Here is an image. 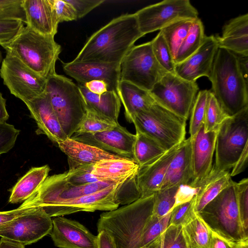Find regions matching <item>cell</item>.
<instances>
[{
	"label": "cell",
	"mask_w": 248,
	"mask_h": 248,
	"mask_svg": "<svg viewBox=\"0 0 248 248\" xmlns=\"http://www.w3.org/2000/svg\"><path fill=\"white\" fill-rule=\"evenodd\" d=\"M154 194L102 213L98 232L104 230L113 237L117 248H149L169 225L170 212L162 217L153 214Z\"/></svg>",
	"instance_id": "1"
},
{
	"label": "cell",
	"mask_w": 248,
	"mask_h": 248,
	"mask_svg": "<svg viewBox=\"0 0 248 248\" xmlns=\"http://www.w3.org/2000/svg\"><path fill=\"white\" fill-rule=\"evenodd\" d=\"M143 36L135 14L122 15L93 33L74 60L120 63Z\"/></svg>",
	"instance_id": "2"
},
{
	"label": "cell",
	"mask_w": 248,
	"mask_h": 248,
	"mask_svg": "<svg viewBox=\"0 0 248 248\" xmlns=\"http://www.w3.org/2000/svg\"><path fill=\"white\" fill-rule=\"evenodd\" d=\"M210 90L230 117L248 107V81L240 67L237 55L218 48L208 78Z\"/></svg>",
	"instance_id": "3"
},
{
	"label": "cell",
	"mask_w": 248,
	"mask_h": 248,
	"mask_svg": "<svg viewBox=\"0 0 248 248\" xmlns=\"http://www.w3.org/2000/svg\"><path fill=\"white\" fill-rule=\"evenodd\" d=\"M2 47L46 79L56 73L55 64L61 46L55 42L54 36L40 34L26 26Z\"/></svg>",
	"instance_id": "4"
},
{
	"label": "cell",
	"mask_w": 248,
	"mask_h": 248,
	"mask_svg": "<svg viewBox=\"0 0 248 248\" xmlns=\"http://www.w3.org/2000/svg\"><path fill=\"white\" fill-rule=\"evenodd\" d=\"M197 214L213 232L229 242L248 241L241 220L236 182L232 180Z\"/></svg>",
	"instance_id": "5"
},
{
	"label": "cell",
	"mask_w": 248,
	"mask_h": 248,
	"mask_svg": "<svg viewBox=\"0 0 248 248\" xmlns=\"http://www.w3.org/2000/svg\"><path fill=\"white\" fill-rule=\"evenodd\" d=\"M45 92L64 133L70 138L86 112V103L78 86L56 73L46 79Z\"/></svg>",
	"instance_id": "6"
},
{
	"label": "cell",
	"mask_w": 248,
	"mask_h": 248,
	"mask_svg": "<svg viewBox=\"0 0 248 248\" xmlns=\"http://www.w3.org/2000/svg\"><path fill=\"white\" fill-rule=\"evenodd\" d=\"M186 122L156 102L136 113L131 120L136 130L154 139L166 151L186 139Z\"/></svg>",
	"instance_id": "7"
},
{
	"label": "cell",
	"mask_w": 248,
	"mask_h": 248,
	"mask_svg": "<svg viewBox=\"0 0 248 248\" xmlns=\"http://www.w3.org/2000/svg\"><path fill=\"white\" fill-rule=\"evenodd\" d=\"M248 145V107L229 117L217 133L215 163L217 171L232 168Z\"/></svg>",
	"instance_id": "8"
},
{
	"label": "cell",
	"mask_w": 248,
	"mask_h": 248,
	"mask_svg": "<svg viewBox=\"0 0 248 248\" xmlns=\"http://www.w3.org/2000/svg\"><path fill=\"white\" fill-rule=\"evenodd\" d=\"M135 175L77 185L67 180L64 172L54 174L47 176L35 193L21 205L41 207L51 202L91 194L124 181Z\"/></svg>",
	"instance_id": "9"
},
{
	"label": "cell",
	"mask_w": 248,
	"mask_h": 248,
	"mask_svg": "<svg viewBox=\"0 0 248 248\" xmlns=\"http://www.w3.org/2000/svg\"><path fill=\"white\" fill-rule=\"evenodd\" d=\"M167 73L158 63L151 42L134 46L120 62V80L150 91Z\"/></svg>",
	"instance_id": "10"
},
{
	"label": "cell",
	"mask_w": 248,
	"mask_h": 248,
	"mask_svg": "<svg viewBox=\"0 0 248 248\" xmlns=\"http://www.w3.org/2000/svg\"><path fill=\"white\" fill-rule=\"evenodd\" d=\"M199 89L196 82L167 72L150 92L157 103L187 120Z\"/></svg>",
	"instance_id": "11"
},
{
	"label": "cell",
	"mask_w": 248,
	"mask_h": 248,
	"mask_svg": "<svg viewBox=\"0 0 248 248\" xmlns=\"http://www.w3.org/2000/svg\"><path fill=\"white\" fill-rule=\"evenodd\" d=\"M0 76L10 93L24 103L45 93L46 79L9 53L2 61Z\"/></svg>",
	"instance_id": "12"
},
{
	"label": "cell",
	"mask_w": 248,
	"mask_h": 248,
	"mask_svg": "<svg viewBox=\"0 0 248 248\" xmlns=\"http://www.w3.org/2000/svg\"><path fill=\"white\" fill-rule=\"evenodd\" d=\"M135 14L143 35L160 31L178 20L198 18V11L188 0H163L145 7Z\"/></svg>",
	"instance_id": "13"
},
{
	"label": "cell",
	"mask_w": 248,
	"mask_h": 248,
	"mask_svg": "<svg viewBox=\"0 0 248 248\" xmlns=\"http://www.w3.org/2000/svg\"><path fill=\"white\" fill-rule=\"evenodd\" d=\"M52 219L41 207H34L0 228V236L30 245L49 234Z\"/></svg>",
	"instance_id": "14"
},
{
	"label": "cell",
	"mask_w": 248,
	"mask_h": 248,
	"mask_svg": "<svg viewBox=\"0 0 248 248\" xmlns=\"http://www.w3.org/2000/svg\"><path fill=\"white\" fill-rule=\"evenodd\" d=\"M70 138L106 151H111L122 157L132 159L133 158L136 135L129 132L119 124L112 129L102 132L75 133Z\"/></svg>",
	"instance_id": "15"
},
{
	"label": "cell",
	"mask_w": 248,
	"mask_h": 248,
	"mask_svg": "<svg viewBox=\"0 0 248 248\" xmlns=\"http://www.w3.org/2000/svg\"><path fill=\"white\" fill-rule=\"evenodd\" d=\"M120 63H107L87 61H75L63 64L64 72L79 84L93 80H102L108 86V90L117 93L120 81Z\"/></svg>",
	"instance_id": "16"
},
{
	"label": "cell",
	"mask_w": 248,
	"mask_h": 248,
	"mask_svg": "<svg viewBox=\"0 0 248 248\" xmlns=\"http://www.w3.org/2000/svg\"><path fill=\"white\" fill-rule=\"evenodd\" d=\"M49 234L54 245L59 248H98L97 235L79 222L62 216L52 219Z\"/></svg>",
	"instance_id": "17"
},
{
	"label": "cell",
	"mask_w": 248,
	"mask_h": 248,
	"mask_svg": "<svg viewBox=\"0 0 248 248\" xmlns=\"http://www.w3.org/2000/svg\"><path fill=\"white\" fill-rule=\"evenodd\" d=\"M217 132L205 133L203 124L191 141L193 177L189 186L196 189L211 172Z\"/></svg>",
	"instance_id": "18"
},
{
	"label": "cell",
	"mask_w": 248,
	"mask_h": 248,
	"mask_svg": "<svg viewBox=\"0 0 248 248\" xmlns=\"http://www.w3.org/2000/svg\"><path fill=\"white\" fill-rule=\"evenodd\" d=\"M218 48L215 35L205 36L201 46L193 54L175 64V74L191 82H196L202 77L208 78Z\"/></svg>",
	"instance_id": "19"
},
{
	"label": "cell",
	"mask_w": 248,
	"mask_h": 248,
	"mask_svg": "<svg viewBox=\"0 0 248 248\" xmlns=\"http://www.w3.org/2000/svg\"><path fill=\"white\" fill-rule=\"evenodd\" d=\"M25 104L40 130L52 142L58 144L68 138L62 128L46 92Z\"/></svg>",
	"instance_id": "20"
},
{
	"label": "cell",
	"mask_w": 248,
	"mask_h": 248,
	"mask_svg": "<svg viewBox=\"0 0 248 248\" xmlns=\"http://www.w3.org/2000/svg\"><path fill=\"white\" fill-rule=\"evenodd\" d=\"M180 144L167 150L149 164L139 167L136 182L140 198L152 195L160 189L168 168Z\"/></svg>",
	"instance_id": "21"
},
{
	"label": "cell",
	"mask_w": 248,
	"mask_h": 248,
	"mask_svg": "<svg viewBox=\"0 0 248 248\" xmlns=\"http://www.w3.org/2000/svg\"><path fill=\"white\" fill-rule=\"evenodd\" d=\"M22 6L26 26L40 34L55 36L59 23L50 0H23Z\"/></svg>",
	"instance_id": "22"
},
{
	"label": "cell",
	"mask_w": 248,
	"mask_h": 248,
	"mask_svg": "<svg viewBox=\"0 0 248 248\" xmlns=\"http://www.w3.org/2000/svg\"><path fill=\"white\" fill-rule=\"evenodd\" d=\"M192 177L191 141L189 137L181 143L168 168L159 189L174 186L189 185Z\"/></svg>",
	"instance_id": "23"
},
{
	"label": "cell",
	"mask_w": 248,
	"mask_h": 248,
	"mask_svg": "<svg viewBox=\"0 0 248 248\" xmlns=\"http://www.w3.org/2000/svg\"><path fill=\"white\" fill-rule=\"evenodd\" d=\"M215 37L218 48L248 56V14L230 20L223 27L221 35Z\"/></svg>",
	"instance_id": "24"
},
{
	"label": "cell",
	"mask_w": 248,
	"mask_h": 248,
	"mask_svg": "<svg viewBox=\"0 0 248 248\" xmlns=\"http://www.w3.org/2000/svg\"><path fill=\"white\" fill-rule=\"evenodd\" d=\"M58 146L67 156L68 161L79 164H94L103 159L124 157L71 138L59 143Z\"/></svg>",
	"instance_id": "25"
},
{
	"label": "cell",
	"mask_w": 248,
	"mask_h": 248,
	"mask_svg": "<svg viewBox=\"0 0 248 248\" xmlns=\"http://www.w3.org/2000/svg\"><path fill=\"white\" fill-rule=\"evenodd\" d=\"M117 93L124 107L125 118L130 123L136 113L155 102L149 91L123 80L118 83Z\"/></svg>",
	"instance_id": "26"
},
{
	"label": "cell",
	"mask_w": 248,
	"mask_h": 248,
	"mask_svg": "<svg viewBox=\"0 0 248 248\" xmlns=\"http://www.w3.org/2000/svg\"><path fill=\"white\" fill-rule=\"evenodd\" d=\"M232 180L229 170L217 171L213 167L210 174L196 189L195 213L200 212L227 187Z\"/></svg>",
	"instance_id": "27"
},
{
	"label": "cell",
	"mask_w": 248,
	"mask_h": 248,
	"mask_svg": "<svg viewBox=\"0 0 248 248\" xmlns=\"http://www.w3.org/2000/svg\"><path fill=\"white\" fill-rule=\"evenodd\" d=\"M50 170L47 165L30 169L12 188L9 202H24L31 197L47 178Z\"/></svg>",
	"instance_id": "28"
},
{
	"label": "cell",
	"mask_w": 248,
	"mask_h": 248,
	"mask_svg": "<svg viewBox=\"0 0 248 248\" xmlns=\"http://www.w3.org/2000/svg\"><path fill=\"white\" fill-rule=\"evenodd\" d=\"M87 105L98 113L118 122L121 101L117 93L108 90L102 94L90 92L83 84L78 83Z\"/></svg>",
	"instance_id": "29"
},
{
	"label": "cell",
	"mask_w": 248,
	"mask_h": 248,
	"mask_svg": "<svg viewBox=\"0 0 248 248\" xmlns=\"http://www.w3.org/2000/svg\"><path fill=\"white\" fill-rule=\"evenodd\" d=\"M139 168L133 159L123 157L97 162L93 165L92 172L102 179H111L136 174Z\"/></svg>",
	"instance_id": "30"
},
{
	"label": "cell",
	"mask_w": 248,
	"mask_h": 248,
	"mask_svg": "<svg viewBox=\"0 0 248 248\" xmlns=\"http://www.w3.org/2000/svg\"><path fill=\"white\" fill-rule=\"evenodd\" d=\"M136 131L133 159L139 167L149 164L167 151L154 139Z\"/></svg>",
	"instance_id": "31"
},
{
	"label": "cell",
	"mask_w": 248,
	"mask_h": 248,
	"mask_svg": "<svg viewBox=\"0 0 248 248\" xmlns=\"http://www.w3.org/2000/svg\"><path fill=\"white\" fill-rule=\"evenodd\" d=\"M205 36L202 20L199 17L194 19L177 51L174 60L175 64L184 61L193 54L201 46Z\"/></svg>",
	"instance_id": "32"
},
{
	"label": "cell",
	"mask_w": 248,
	"mask_h": 248,
	"mask_svg": "<svg viewBox=\"0 0 248 248\" xmlns=\"http://www.w3.org/2000/svg\"><path fill=\"white\" fill-rule=\"evenodd\" d=\"M183 230L190 248H209L213 232L197 214Z\"/></svg>",
	"instance_id": "33"
},
{
	"label": "cell",
	"mask_w": 248,
	"mask_h": 248,
	"mask_svg": "<svg viewBox=\"0 0 248 248\" xmlns=\"http://www.w3.org/2000/svg\"><path fill=\"white\" fill-rule=\"evenodd\" d=\"M194 19L186 18L178 20L160 30L174 60L177 51Z\"/></svg>",
	"instance_id": "34"
},
{
	"label": "cell",
	"mask_w": 248,
	"mask_h": 248,
	"mask_svg": "<svg viewBox=\"0 0 248 248\" xmlns=\"http://www.w3.org/2000/svg\"><path fill=\"white\" fill-rule=\"evenodd\" d=\"M118 124V122L98 113L86 104V113L75 133L102 132L112 129Z\"/></svg>",
	"instance_id": "35"
},
{
	"label": "cell",
	"mask_w": 248,
	"mask_h": 248,
	"mask_svg": "<svg viewBox=\"0 0 248 248\" xmlns=\"http://www.w3.org/2000/svg\"><path fill=\"white\" fill-rule=\"evenodd\" d=\"M229 117L221 108L214 94L209 90L203 122L204 132H217L221 124Z\"/></svg>",
	"instance_id": "36"
},
{
	"label": "cell",
	"mask_w": 248,
	"mask_h": 248,
	"mask_svg": "<svg viewBox=\"0 0 248 248\" xmlns=\"http://www.w3.org/2000/svg\"><path fill=\"white\" fill-rule=\"evenodd\" d=\"M149 248H190L183 226L169 225L151 244Z\"/></svg>",
	"instance_id": "37"
},
{
	"label": "cell",
	"mask_w": 248,
	"mask_h": 248,
	"mask_svg": "<svg viewBox=\"0 0 248 248\" xmlns=\"http://www.w3.org/2000/svg\"><path fill=\"white\" fill-rule=\"evenodd\" d=\"M181 186H174L160 189L154 194L153 215L162 217L171 211L176 204Z\"/></svg>",
	"instance_id": "38"
},
{
	"label": "cell",
	"mask_w": 248,
	"mask_h": 248,
	"mask_svg": "<svg viewBox=\"0 0 248 248\" xmlns=\"http://www.w3.org/2000/svg\"><path fill=\"white\" fill-rule=\"evenodd\" d=\"M69 169L64 172L67 180L77 185H86L107 180L98 177L92 172L93 164H79L68 161Z\"/></svg>",
	"instance_id": "39"
},
{
	"label": "cell",
	"mask_w": 248,
	"mask_h": 248,
	"mask_svg": "<svg viewBox=\"0 0 248 248\" xmlns=\"http://www.w3.org/2000/svg\"><path fill=\"white\" fill-rule=\"evenodd\" d=\"M154 56L159 65L168 73H175V62L161 32L151 41Z\"/></svg>",
	"instance_id": "40"
},
{
	"label": "cell",
	"mask_w": 248,
	"mask_h": 248,
	"mask_svg": "<svg viewBox=\"0 0 248 248\" xmlns=\"http://www.w3.org/2000/svg\"><path fill=\"white\" fill-rule=\"evenodd\" d=\"M209 91L203 90L199 91L195 99L190 111L189 137H193L203 124Z\"/></svg>",
	"instance_id": "41"
},
{
	"label": "cell",
	"mask_w": 248,
	"mask_h": 248,
	"mask_svg": "<svg viewBox=\"0 0 248 248\" xmlns=\"http://www.w3.org/2000/svg\"><path fill=\"white\" fill-rule=\"evenodd\" d=\"M195 202V195L191 200L174 206L170 212L169 225L184 226L191 221L197 216Z\"/></svg>",
	"instance_id": "42"
},
{
	"label": "cell",
	"mask_w": 248,
	"mask_h": 248,
	"mask_svg": "<svg viewBox=\"0 0 248 248\" xmlns=\"http://www.w3.org/2000/svg\"><path fill=\"white\" fill-rule=\"evenodd\" d=\"M24 27L19 20L0 18V45L3 47L12 41Z\"/></svg>",
	"instance_id": "43"
},
{
	"label": "cell",
	"mask_w": 248,
	"mask_h": 248,
	"mask_svg": "<svg viewBox=\"0 0 248 248\" xmlns=\"http://www.w3.org/2000/svg\"><path fill=\"white\" fill-rule=\"evenodd\" d=\"M238 205L241 222L248 233V179L243 178L236 183Z\"/></svg>",
	"instance_id": "44"
},
{
	"label": "cell",
	"mask_w": 248,
	"mask_h": 248,
	"mask_svg": "<svg viewBox=\"0 0 248 248\" xmlns=\"http://www.w3.org/2000/svg\"><path fill=\"white\" fill-rule=\"evenodd\" d=\"M23 0H0V18L15 19L26 24Z\"/></svg>",
	"instance_id": "45"
},
{
	"label": "cell",
	"mask_w": 248,
	"mask_h": 248,
	"mask_svg": "<svg viewBox=\"0 0 248 248\" xmlns=\"http://www.w3.org/2000/svg\"><path fill=\"white\" fill-rule=\"evenodd\" d=\"M20 133L13 125L0 123V155L6 153L14 146Z\"/></svg>",
	"instance_id": "46"
},
{
	"label": "cell",
	"mask_w": 248,
	"mask_h": 248,
	"mask_svg": "<svg viewBox=\"0 0 248 248\" xmlns=\"http://www.w3.org/2000/svg\"><path fill=\"white\" fill-rule=\"evenodd\" d=\"M50 2L59 23L78 19L74 8L66 0H50Z\"/></svg>",
	"instance_id": "47"
},
{
	"label": "cell",
	"mask_w": 248,
	"mask_h": 248,
	"mask_svg": "<svg viewBox=\"0 0 248 248\" xmlns=\"http://www.w3.org/2000/svg\"><path fill=\"white\" fill-rule=\"evenodd\" d=\"M66 1L74 8L77 19L83 17L105 1V0H66Z\"/></svg>",
	"instance_id": "48"
},
{
	"label": "cell",
	"mask_w": 248,
	"mask_h": 248,
	"mask_svg": "<svg viewBox=\"0 0 248 248\" xmlns=\"http://www.w3.org/2000/svg\"><path fill=\"white\" fill-rule=\"evenodd\" d=\"M34 207L20 206L18 208L8 211L0 212V228L10 223L21 215Z\"/></svg>",
	"instance_id": "49"
},
{
	"label": "cell",
	"mask_w": 248,
	"mask_h": 248,
	"mask_svg": "<svg viewBox=\"0 0 248 248\" xmlns=\"http://www.w3.org/2000/svg\"><path fill=\"white\" fill-rule=\"evenodd\" d=\"M248 145L245 148L242 153L232 167L230 172L231 176H234L244 171L248 166Z\"/></svg>",
	"instance_id": "50"
},
{
	"label": "cell",
	"mask_w": 248,
	"mask_h": 248,
	"mask_svg": "<svg viewBox=\"0 0 248 248\" xmlns=\"http://www.w3.org/2000/svg\"><path fill=\"white\" fill-rule=\"evenodd\" d=\"M98 248H117L111 234L104 230L98 232Z\"/></svg>",
	"instance_id": "51"
},
{
	"label": "cell",
	"mask_w": 248,
	"mask_h": 248,
	"mask_svg": "<svg viewBox=\"0 0 248 248\" xmlns=\"http://www.w3.org/2000/svg\"><path fill=\"white\" fill-rule=\"evenodd\" d=\"M83 85L90 92L96 94H102L108 91V84L102 80H93Z\"/></svg>",
	"instance_id": "52"
},
{
	"label": "cell",
	"mask_w": 248,
	"mask_h": 248,
	"mask_svg": "<svg viewBox=\"0 0 248 248\" xmlns=\"http://www.w3.org/2000/svg\"><path fill=\"white\" fill-rule=\"evenodd\" d=\"M234 244L213 232L209 248H233Z\"/></svg>",
	"instance_id": "53"
},
{
	"label": "cell",
	"mask_w": 248,
	"mask_h": 248,
	"mask_svg": "<svg viewBox=\"0 0 248 248\" xmlns=\"http://www.w3.org/2000/svg\"><path fill=\"white\" fill-rule=\"evenodd\" d=\"M0 248H25V246L18 242L1 237Z\"/></svg>",
	"instance_id": "54"
},
{
	"label": "cell",
	"mask_w": 248,
	"mask_h": 248,
	"mask_svg": "<svg viewBox=\"0 0 248 248\" xmlns=\"http://www.w3.org/2000/svg\"><path fill=\"white\" fill-rule=\"evenodd\" d=\"M9 115L6 108V99L0 92V123L6 122Z\"/></svg>",
	"instance_id": "55"
},
{
	"label": "cell",
	"mask_w": 248,
	"mask_h": 248,
	"mask_svg": "<svg viewBox=\"0 0 248 248\" xmlns=\"http://www.w3.org/2000/svg\"><path fill=\"white\" fill-rule=\"evenodd\" d=\"M237 55L240 67L245 79L248 81V56Z\"/></svg>",
	"instance_id": "56"
},
{
	"label": "cell",
	"mask_w": 248,
	"mask_h": 248,
	"mask_svg": "<svg viewBox=\"0 0 248 248\" xmlns=\"http://www.w3.org/2000/svg\"><path fill=\"white\" fill-rule=\"evenodd\" d=\"M233 248H248V241L235 243Z\"/></svg>",
	"instance_id": "57"
},
{
	"label": "cell",
	"mask_w": 248,
	"mask_h": 248,
	"mask_svg": "<svg viewBox=\"0 0 248 248\" xmlns=\"http://www.w3.org/2000/svg\"><path fill=\"white\" fill-rule=\"evenodd\" d=\"M2 55L1 52V50L0 49V63L2 62Z\"/></svg>",
	"instance_id": "58"
}]
</instances>
